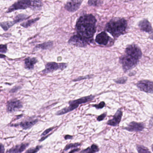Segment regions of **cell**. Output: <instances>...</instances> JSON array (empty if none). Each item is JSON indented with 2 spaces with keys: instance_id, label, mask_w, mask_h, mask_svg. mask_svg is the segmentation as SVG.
I'll return each mask as SVG.
<instances>
[{
  "instance_id": "26",
  "label": "cell",
  "mask_w": 153,
  "mask_h": 153,
  "mask_svg": "<svg viewBox=\"0 0 153 153\" xmlns=\"http://www.w3.org/2000/svg\"><path fill=\"white\" fill-rule=\"evenodd\" d=\"M127 81V78L125 77L120 78L117 79L115 80V82L117 84H125Z\"/></svg>"
},
{
  "instance_id": "11",
  "label": "cell",
  "mask_w": 153,
  "mask_h": 153,
  "mask_svg": "<svg viewBox=\"0 0 153 153\" xmlns=\"http://www.w3.org/2000/svg\"><path fill=\"white\" fill-rule=\"evenodd\" d=\"M145 127V124L142 123L131 122L123 129L129 131H140L144 129Z\"/></svg>"
},
{
  "instance_id": "37",
  "label": "cell",
  "mask_w": 153,
  "mask_h": 153,
  "mask_svg": "<svg viewBox=\"0 0 153 153\" xmlns=\"http://www.w3.org/2000/svg\"><path fill=\"white\" fill-rule=\"evenodd\" d=\"M151 148H152V150L153 151V144L152 145V146H151Z\"/></svg>"
},
{
  "instance_id": "25",
  "label": "cell",
  "mask_w": 153,
  "mask_h": 153,
  "mask_svg": "<svg viewBox=\"0 0 153 153\" xmlns=\"http://www.w3.org/2000/svg\"><path fill=\"white\" fill-rule=\"evenodd\" d=\"M102 3V1H88V5L91 6L97 7L101 5Z\"/></svg>"
},
{
  "instance_id": "35",
  "label": "cell",
  "mask_w": 153,
  "mask_h": 153,
  "mask_svg": "<svg viewBox=\"0 0 153 153\" xmlns=\"http://www.w3.org/2000/svg\"><path fill=\"white\" fill-rule=\"evenodd\" d=\"M79 149L76 148L75 149H72V150H71V151L68 153H75V152H78V151H79Z\"/></svg>"
},
{
  "instance_id": "39",
  "label": "cell",
  "mask_w": 153,
  "mask_h": 153,
  "mask_svg": "<svg viewBox=\"0 0 153 153\" xmlns=\"http://www.w3.org/2000/svg\"></svg>"
},
{
  "instance_id": "24",
  "label": "cell",
  "mask_w": 153,
  "mask_h": 153,
  "mask_svg": "<svg viewBox=\"0 0 153 153\" xmlns=\"http://www.w3.org/2000/svg\"><path fill=\"white\" fill-rule=\"evenodd\" d=\"M42 147V146H38L36 147L31 148L28 149L25 153H36Z\"/></svg>"
},
{
  "instance_id": "21",
  "label": "cell",
  "mask_w": 153,
  "mask_h": 153,
  "mask_svg": "<svg viewBox=\"0 0 153 153\" xmlns=\"http://www.w3.org/2000/svg\"><path fill=\"white\" fill-rule=\"evenodd\" d=\"M15 24V22H3L1 23V27L3 28L5 31L8 30L9 28H10L11 26Z\"/></svg>"
},
{
  "instance_id": "7",
  "label": "cell",
  "mask_w": 153,
  "mask_h": 153,
  "mask_svg": "<svg viewBox=\"0 0 153 153\" xmlns=\"http://www.w3.org/2000/svg\"><path fill=\"white\" fill-rule=\"evenodd\" d=\"M125 53L138 60H139L142 57L141 50L139 47L135 45L128 46L125 50Z\"/></svg>"
},
{
  "instance_id": "36",
  "label": "cell",
  "mask_w": 153,
  "mask_h": 153,
  "mask_svg": "<svg viewBox=\"0 0 153 153\" xmlns=\"http://www.w3.org/2000/svg\"><path fill=\"white\" fill-rule=\"evenodd\" d=\"M50 135H51V134H49V135H46V136H45V137H42V138H41V139H40V140H39V141L41 142V141H42L43 140H45V139L47 138L48 137H49V136H50Z\"/></svg>"
},
{
  "instance_id": "16",
  "label": "cell",
  "mask_w": 153,
  "mask_h": 153,
  "mask_svg": "<svg viewBox=\"0 0 153 153\" xmlns=\"http://www.w3.org/2000/svg\"><path fill=\"white\" fill-rule=\"evenodd\" d=\"M29 143H23L16 145L7 151V153H20L23 152L29 146Z\"/></svg>"
},
{
  "instance_id": "13",
  "label": "cell",
  "mask_w": 153,
  "mask_h": 153,
  "mask_svg": "<svg viewBox=\"0 0 153 153\" xmlns=\"http://www.w3.org/2000/svg\"><path fill=\"white\" fill-rule=\"evenodd\" d=\"M123 115V112L121 109H119L115 113L114 115L113 118L111 120H109L107 122V125L110 126H118L121 120L122 117Z\"/></svg>"
},
{
  "instance_id": "20",
  "label": "cell",
  "mask_w": 153,
  "mask_h": 153,
  "mask_svg": "<svg viewBox=\"0 0 153 153\" xmlns=\"http://www.w3.org/2000/svg\"><path fill=\"white\" fill-rule=\"evenodd\" d=\"M136 148L138 153H151L147 148L144 146L137 145Z\"/></svg>"
},
{
  "instance_id": "31",
  "label": "cell",
  "mask_w": 153,
  "mask_h": 153,
  "mask_svg": "<svg viewBox=\"0 0 153 153\" xmlns=\"http://www.w3.org/2000/svg\"><path fill=\"white\" fill-rule=\"evenodd\" d=\"M106 113H104L102 114L99 115V116L97 118V120L98 121H101L103 120L105 118V117H106Z\"/></svg>"
},
{
  "instance_id": "30",
  "label": "cell",
  "mask_w": 153,
  "mask_h": 153,
  "mask_svg": "<svg viewBox=\"0 0 153 153\" xmlns=\"http://www.w3.org/2000/svg\"><path fill=\"white\" fill-rule=\"evenodd\" d=\"M0 51L1 53H5L7 52V47L6 45H1V47H0Z\"/></svg>"
},
{
  "instance_id": "1",
  "label": "cell",
  "mask_w": 153,
  "mask_h": 153,
  "mask_svg": "<svg viewBox=\"0 0 153 153\" xmlns=\"http://www.w3.org/2000/svg\"><path fill=\"white\" fill-rule=\"evenodd\" d=\"M96 22L95 17L92 15H85L80 17L76 25L79 35L86 39L93 37L96 32Z\"/></svg>"
},
{
  "instance_id": "2",
  "label": "cell",
  "mask_w": 153,
  "mask_h": 153,
  "mask_svg": "<svg viewBox=\"0 0 153 153\" xmlns=\"http://www.w3.org/2000/svg\"><path fill=\"white\" fill-rule=\"evenodd\" d=\"M127 27V21L124 19H112L106 25V30L113 36L118 37L123 34Z\"/></svg>"
},
{
  "instance_id": "18",
  "label": "cell",
  "mask_w": 153,
  "mask_h": 153,
  "mask_svg": "<svg viewBox=\"0 0 153 153\" xmlns=\"http://www.w3.org/2000/svg\"><path fill=\"white\" fill-rule=\"evenodd\" d=\"M37 62V60L35 58H27L25 60V68L27 69H33L34 65Z\"/></svg>"
},
{
  "instance_id": "14",
  "label": "cell",
  "mask_w": 153,
  "mask_h": 153,
  "mask_svg": "<svg viewBox=\"0 0 153 153\" xmlns=\"http://www.w3.org/2000/svg\"><path fill=\"white\" fill-rule=\"evenodd\" d=\"M110 37L108 35L103 32L98 34L96 37L95 41L97 43L101 45H105L107 44L109 41Z\"/></svg>"
},
{
  "instance_id": "9",
  "label": "cell",
  "mask_w": 153,
  "mask_h": 153,
  "mask_svg": "<svg viewBox=\"0 0 153 153\" xmlns=\"http://www.w3.org/2000/svg\"><path fill=\"white\" fill-rule=\"evenodd\" d=\"M137 87L141 91L148 93H153V82L148 80L139 81Z\"/></svg>"
},
{
  "instance_id": "33",
  "label": "cell",
  "mask_w": 153,
  "mask_h": 153,
  "mask_svg": "<svg viewBox=\"0 0 153 153\" xmlns=\"http://www.w3.org/2000/svg\"><path fill=\"white\" fill-rule=\"evenodd\" d=\"M72 138H73V136H71V135H67L64 136V139L65 140L71 139H72Z\"/></svg>"
},
{
  "instance_id": "28",
  "label": "cell",
  "mask_w": 153,
  "mask_h": 153,
  "mask_svg": "<svg viewBox=\"0 0 153 153\" xmlns=\"http://www.w3.org/2000/svg\"><path fill=\"white\" fill-rule=\"evenodd\" d=\"M80 153H96L91 147H88L84 150H82L80 152Z\"/></svg>"
},
{
  "instance_id": "22",
  "label": "cell",
  "mask_w": 153,
  "mask_h": 153,
  "mask_svg": "<svg viewBox=\"0 0 153 153\" xmlns=\"http://www.w3.org/2000/svg\"><path fill=\"white\" fill-rule=\"evenodd\" d=\"M39 18L34 19H31V20H28L25 23H23L21 24V26L25 27H28L30 26L31 25L35 23L36 21L39 20Z\"/></svg>"
},
{
  "instance_id": "6",
  "label": "cell",
  "mask_w": 153,
  "mask_h": 153,
  "mask_svg": "<svg viewBox=\"0 0 153 153\" xmlns=\"http://www.w3.org/2000/svg\"><path fill=\"white\" fill-rule=\"evenodd\" d=\"M67 64L62 63H58L56 62H51L47 63L45 66V68L43 71V73L45 74H48L51 72H53L58 70H63L67 68Z\"/></svg>"
},
{
  "instance_id": "12",
  "label": "cell",
  "mask_w": 153,
  "mask_h": 153,
  "mask_svg": "<svg viewBox=\"0 0 153 153\" xmlns=\"http://www.w3.org/2000/svg\"><path fill=\"white\" fill-rule=\"evenodd\" d=\"M82 1H68L65 6V9L71 12H74L79 9Z\"/></svg>"
},
{
  "instance_id": "15",
  "label": "cell",
  "mask_w": 153,
  "mask_h": 153,
  "mask_svg": "<svg viewBox=\"0 0 153 153\" xmlns=\"http://www.w3.org/2000/svg\"><path fill=\"white\" fill-rule=\"evenodd\" d=\"M38 121V119L24 121L21 122L19 123L14 124V125H12V126L17 127V126H19L22 127L24 129H28L31 128L36 123H37Z\"/></svg>"
},
{
  "instance_id": "34",
  "label": "cell",
  "mask_w": 153,
  "mask_h": 153,
  "mask_svg": "<svg viewBox=\"0 0 153 153\" xmlns=\"http://www.w3.org/2000/svg\"><path fill=\"white\" fill-rule=\"evenodd\" d=\"M5 152V148H4V146L1 144V153H4Z\"/></svg>"
},
{
  "instance_id": "17",
  "label": "cell",
  "mask_w": 153,
  "mask_h": 153,
  "mask_svg": "<svg viewBox=\"0 0 153 153\" xmlns=\"http://www.w3.org/2000/svg\"><path fill=\"white\" fill-rule=\"evenodd\" d=\"M139 27L140 30L147 33H152L153 32V29L148 20L147 19H143L139 23Z\"/></svg>"
},
{
  "instance_id": "5",
  "label": "cell",
  "mask_w": 153,
  "mask_h": 153,
  "mask_svg": "<svg viewBox=\"0 0 153 153\" xmlns=\"http://www.w3.org/2000/svg\"><path fill=\"white\" fill-rule=\"evenodd\" d=\"M120 61L122 65L123 70L126 71L135 67L138 62L139 60L125 54L120 58Z\"/></svg>"
},
{
  "instance_id": "29",
  "label": "cell",
  "mask_w": 153,
  "mask_h": 153,
  "mask_svg": "<svg viewBox=\"0 0 153 153\" xmlns=\"http://www.w3.org/2000/svg\"><path fill=\"white\" fill-rule=\"evenodd\" d=\"M55 128V127H52V128H49L45 130L42 133V135H41V136H46L49 132H51V131H52L53 129Z\"/></svg>"
},
{
  "instance_id": "38",
  "label": "cell",
  "mask_w": 153,
  "mask_h": 153,
  "mask_svg": "<svg viewBox=\"0 0 153 153\" xmlns=\"http://www.w3.org/2000/svg\"><path fill=\"white\" fill-rule=\"evenodd\" d=\"M152 39H153V38H152Z\"/></svg>"
},
{
  "instance_id": "23",
  "label": "cell",
  "mask_w": 153,
  "mask_h": 153,
  "mask_svg": "<svg viewBox=\"0 0 153 153\" xmlns=\"http://www.w3.org/2000/svg\"><path fill=\"white\" fill-rule=\"evenodd\" d=\"M81 144L79 143H71V144H68L65 146L64 149V151H66L70 149L73 148H76L77 147L81 146Z\"/></svg>"
},
{
  "instance_id": "4",
  "label": "cell",
  "mask_w": 153,
  "mask_h": 153,
  "mask_svg": "<svg viewBox=\"0 0 153 153\" xmlns=\"http://www.w3.org/2000/svg\"><path fill=\"white\" fill-rule=\"evenodd\" d=\"M42 6V1H19L14 3L7 11V13L18 10H24L28 8H40Z\"/></svg>"
},
{
  "instance_id": "27",
  "label": "cell",
  "mask_w": 153,
  "mask_h": 153,
  "mask_svg": "<svg viewBox=\"0 0 153 153\" xmlns=\"http://www.w3.org/2000/svg\"><path fill=\"white\" fill-rule=\"evenodd\" d=\"M105 105V103L104 102H102L99 104L94 105H93V106L95 107L97 109H100L103 108Z\"/></svg>"
},
{
  "instance_id": "3",
  "label": "cell",
  "mask_w": 153,
  "mask_h": 153,
  "mask_svg": "<svg viewBox=\"0 0 153 153\" xmlns=\"http://www.w3.org/2000/svg\"><path fill=\"white\" fill-rule=\"evenodd\" d=\"M94 96L90 95L88 96L85 97H81L77 100H73L69 102V106L68 107L63 108L62 110H60L56 113V115H62L66 114L72 111L73 110L76 109L79 105L88 102H90L94 99Z\"/></svg>"
},
{
  "instance_id": "32",
  "label": "cell",
  "mask_w": 153,
  "mask_h": 153,
  "mask_svg": "<svg viewBox=\"0 0 153 153\" xmlns=\"http://www.w3.org/2000/svg\"><path fill=\"white\" fill-rule=\"evenodd\" d=\"M91 148L95 152H96V153L98 152L99 150L98 146L96 145V144H93V145L91 146Z\"/></svg>"
},
{
  "instance_id": "10",
  "label": "cell",
  "mask_w": 153,
  "mask_h": 153,
  "mask_svg": "<svg viewBox=\"0 0 153 153\" xmlns=\"http://www.w3.org/2000/svg\"><path fill=\"white\" fill-rule=\"evenodd\" d=\"M21 101L18 100H10L7 105V111L8 112H13L23 108Z\"/></svg>"
},
{
  "instance_id": "8",
  "label": "cell",
  "mask_w": 153,
  "mask_h": 153,
  "mask_svg": "<svg viewBox=\"0 0 153 153\" xmlns=\"http://www.w3.org/2000/svg\"><path fill=\"white\" fill-rule=\"evenodd\" d=\"M70 44L79 47H85L87 45L88 42L86 38L79 35L72 36L68 42Z\"/></svg>"
},
{
  "instance_id": "19",
  "label": "cell",
  "mask_w": 153,
  "mask_h": 153,
  "mask_svg": "<svg viewBox=\"0 0 153 153\" xmlns=\"http://www.w3.org/2000/svg\"><path fill=\"white\" fill-rule=\"evenodd\" d=\"M53 45L52 42H47L44 43L42 44L38 45L36 46V48L42 49V50H46V49H49L52 47Z\"/></svg>"
}]
</instances>
